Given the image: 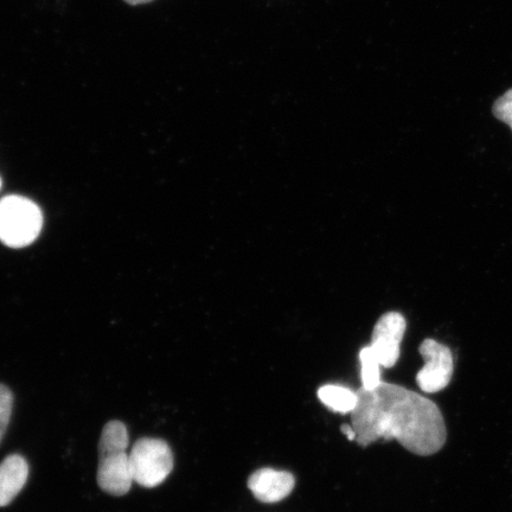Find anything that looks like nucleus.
Listing matches in <instances>:
<instances>
[{"label": "nucleus", "instance_id": "6", "mask_svg": "<svg viewBox=\"0 0 512 512\" xmlns=\"http://www.w3.org/2000/svg\"><path fill=\"white\" fill-rule=\"evenodd\" d=\"M96 480L102 491L115 497L125 496L134 482L130 454L126 451L99 454Z\"/></svg>", "mask_w": 512, "mask_h": 512}, {"label": "nucleus", "instance_id": "2", "mask_svg": "<svg viewBox=\"0 0 512 512\" xmlns=\"http://www.w3.org/2000/svg\"><path fill=\"white\" fill-rule=\"evenodd\" d=\"M42 227V211L28 198L8 196L0 201V240L4 245L29 246L38 238Z\"/></svg>", "mask_w": 512, "mask_h": 512}, {"label": "nucleus", "instance_id": "16", "mask_svg": "<svg viewBox=\"0 0 512 512\" xmlns=\"http://www.w3.org/2000/svg\"><path fill=\"white\" fill-rule=\"evenodd\" d=\"M0 187H2V179H0Z\"/></svg>", "mask_w": 512, "mask_h": 512}, {"label": "nucleus", "instance_id": "11", "mask_svg": "<svg viewBox=\"0 0 512 512\" xmlns=\"http://www.w3.org/2000/svg\"><path fill=\"white\" fill-rule=\"evenodd\" d=\"M360 362L362 388L370 390L380 386L383 382L381 379L382 366L370 345L360 351Z\"/></svg>", "mask_w": 512, "mask_h": 512}, {"label": "nucleus", "instance_id": "15", "mask_svg": "<svg viewBox=\"0 0 512 512\" xmlns=\"http://www.w3.org/2000/svg\"><path fill=\"white\" fill-rule=\"evenodd\" d=\"M126 3L131 5H140L152 2V0H125Z\"/></svg>", "mask_w": 512, "mask_h": 512}, {"label": "nucleus", "instance_id": "12", "mask_svg": "<svg viewBox=\"0 0 512 512\" xmlns=\"http://www.w3.org/2000/svg\"><path fill=\"white\" fill-rule=\"evenodd\" d=\"M12 407H14V395L8 387L0 384V443L9 427Z\"/></svg>", "mask_w": 512, "mask_h": 512}, {"label": "nucleus", "instance_id": "9", "mask_svg": "<svg viewBox=\"0 0 512 512\" xmlns=\"http://www.w3.org/2000/svg\"><path fill=\"white\" fill-rule=\"evenodd\" d=\"M318 399L332 412L351 414L357 407L358 394L348 387L326 384L319 388Z\"/></svg>", "mask_w": 512, "mask_h": 512}, {"label": "nucleus", "instance_id": "3", "mask_svg": "<svg viewBox=\"0 0 512 512\" xmlns=\"http://www.w3.org/2000/svg\"><path fill=\"white\" fill-rule=\"evenodd\" d=\"M134 482L151 489L162 484L174 470V454L164 440L143 438L130 453Z\"/></svg>", "mask_w": 512, "mask_h": 512}, {"label": "nucleus", "instance_id": "13", "mask_svg": "<svg viewBox=\"0 0 512 512\" xmlns=\"http://www.w3.org/2000/svg\"><path fill=\"white\" fill-rule=\"evenodd\" d=\"M492 113L498 120L508 124L512 130V88L496 100Z\"/></svg>", "mask_w": 512, "mask_h": 512}, {"label": "nucleus", "instance_id": "4", "mask_svg": "<svg viewBox=\"0 0 512 512\" xmlns=\"http://www.w3.org/2000/svg\"><path fill=\"white\" fill-rule=\"evenodd\" d=\"M419 351L424 358L425 366L416 375V383L424 393L441 392L452 380L454 370L452 351L446 345L431 338L421 343Z\"/></svg>", "mask_w": 512, "mask_h": 512}, {"label": "nucleus", "instance_id": "14", "mask_svg": "<svg viewBox=\"0 0 512 512\" xmlns=\"http://www.w3.org/2000/svg\"><path fill=\"white\" fill-rule=\"evenodd\" d=\"M342 433L347 437L350 441H356V432L352 426L349 425H343L341 427Z\"/></svg>", "mask_w": 512, "mask_h": 512}, {"label": "nucleus", "instance_id": "7", "mask_svg": "<svg viewBox=\"0 0 512 512\" xmlns=\"http://www.w3.org/2000/svg\"><path fill=\"white\" fill-rule=\"evenodd\" d=\"M247 485L259 502L273 504L284 501L292 494L296 478L290 472L265 467L253 472L248 478Z\"/></svg>", "mask_w": 512, "mask_h": 512}, {"label": "nucleus", "instance_id": "10", "mask_svg": "<svg viewBox=\"0 0 512 512\" xmlns=\"http://www.w3.org/2000/svg\"><path fill=\"white\" fill-rule=\"evenodd\" d=\"M128 443H130V439H128L127 428L123 422L110 421L102 430L99 454L126 451Z\"/></svg>", "mask_w": 512, "mask_h": 512}, {"label": "nucleus", "instance_id": "1", "mask_svg": "<svg viewBox=\"0 0 512 512\" xmlns=\"http://www.w3.org/2000/svg\"><path fill=\"white\" fill-rule=\"evenodd\" d=\"M358 403L351 426L358 445L396 440L416 456H432L446 443L443 413L426 396L398 384L382 382L374 389L357 390Z\"/></svg>", "mask_w": 512, "mask_h": 512}, {"label": "nucleus", "instance_id": "5", "mask_svg": "<svg viewBox=\"0 0 512 512\" xmlns=\"http://www.w3.org/2000/svg\"><path fill=\"white\" fill-rule=\"evenodd\" d=\"M406 328V319L399 312H388L376 323L370 348L382 368H393L398 363Z\"/></svg>", "mask_w": 512, "mask_h": 512}, {"label": "nucleus", "instance_id": "8", "mask_svg": "<svg viewBox=\"0 0 512 512\" xmlns=\"http://www.w3.org/2000/svg\"><path fill=\"white\" fill-rule=\"evenodd\" d=\"M29 477V465L19 454L6 457L0 464V508L14 501Z\"/></svg>", "mask_w": 512, "mask_h": 512}]
</instances>
